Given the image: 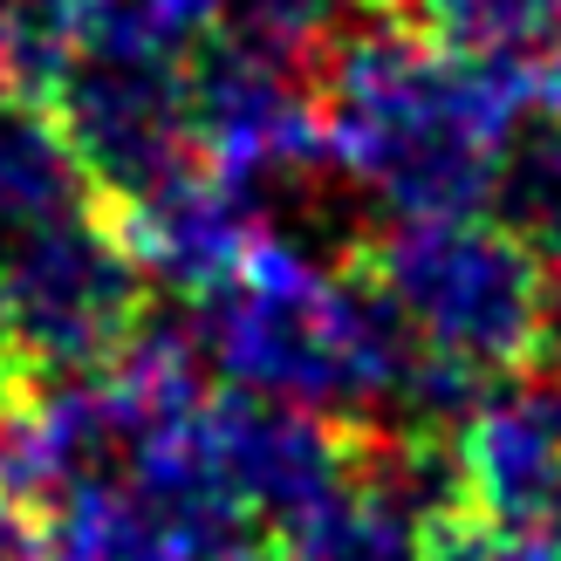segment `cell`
<instances>
[{
    "label": "cell",
    "mask_w": 561,
    "mask_h": 561,
    "mask_svg": "<svg viewBox=\"0 0 561 561\" xmlns=\"http://www.w3.org/2000/svg\"><path fill=\"white\" fill-rule=\"evenodd\" d=\"M329 164L370 185L390 219H472L493 199L520 90L486 62L445 55L425 35L356 14L316 69Z\"/></svg>",
    "instance_id": "1"
},
{
    "label": "cell",
    "mask_w": 561,
    "mask_h": 561,
    "mask_svg": "<svg viewBox=\"0 0 561 561\" xmlns=\"http://www.w3.org/2000/svg\"><path fill=\"white\" fill-rule=\"evenodd\" d=\"M417 350L411 432H445L480 390L561 350V267L500 219H390L343 247Z\"/></svg>",
    "instance_id": "2"
},
{
    "label": "cell",
    "mask_w": 561,
    "mask_h": 561,
    "mask_svg": "<svg viewBox=\"0 0 561 561\" xmlns=\"http://www.w3.org/2000/svg\"><path fill=\"white\" fill-rule=\"evenodd\" d=\"M151 322V280L103 219L27 227L0 261V350L48 377L110 370Z\"/></svg>",
    "instance_id": "3"
},
{
    "label": "cell",
    "mask_w": 561,
    "mask_h": 561,
    "mask_svg": "<svg viewBox=\"0 0 561 561\" xmlns=\"http://www.w3.org/2000/svg\"><path fill=\"white\" fill-rule=\"evenodd\" d=\"M35 103L90 179V206H145L185 179H206L185 55H69Z\"/></svg>",
    "instance_id": "4"
},
{
    "label": "cell",
    "mask_w": 561,
    "mask_h": 561,
    "mask_svg": "<svg viewBox=\"0 0 561 561\" xmlns=\"http://www.w3.org/2000/svg\"><path fill=\"white\" fill-rule=\"evenodd\" d=\"M377 417H343L261 390H213L206 404V453L227 500L247 514V527H274L280 514L322 500L343 472L370 453Z\"/></svg>",
    "instance_id": "5"
},
{
    "label": "cell",
    "mask_w": 561,
    "mask_h": 561,
    "mask_svg": "<svg viewBox=\"0 0 561 561\" xmlns=\"http://www.w3.org/2000/svg\"><path fill=\"white\" fill-rule=\"evenodd\" d=\"M185 90L213 179L254 185L267 172L329 164V117L308 76H288L261 55L206 35L185 48Z\"/></svg>",
    "instance_id": "6"
},
{
    "label": "cell",
    "mask_w": 561,
    "mask_h": 561,
    "mask_svg": "<svg viewBox=\"0 0 561 561\" xmlns=\"http://www.w3.org/2000/svg\"><path fill=\"white\" fill-rule=\"evenodd\" d=\"M390 21L445 55L500 69L507 82L561 42V0H398Z\"/></svg>",
    "instance_id": "7"
},
{
    "label": "cell",
    "mask_w": 561,
    "mask_h": 561,
    "mask_svg": "<svg viewBox=\"0 0 561 561\" xmlns=\"http://www.w3.org/2000/svg\"><path fill=\"white\" fill-rule=\"evenodd\" d=\"M90 213V179L35 96L0 103V227H55Z\"/></svg>",
    "instance_id": "8"
},
{
    "label": "cell",
    "mask_w": 561,
    "mask_h": 561,
    "mask_svg": "<svg viewBox=\"0 0 561 561\" xmlns=\"http://www.w3.org/2000/svg\"><path fill=\"white\" fill-rule=\"evenodd\" d=\"M350 0H227L219 8V42H233L261 62L288 69V76H308L316 82L322 55L335 48V35L350 27Z\"/></svg>",
    "instance_id": "9"
},
{
    "label": "cell",
    "mask_w": 561,
    "mask_h": 561,
    "mask_svg": "<svg viewBox=\"0 0 561 561\" xmlns=\"http://www.w3.org/2000/svg\"><path fill=\"white\" fill-rule=\"evenodd\" d=\"M486 206H500V227L520 233L548 267H561V117H541L527 137H507Z\"/></svg>",
    "instance_id": "10"
},
{
    "label": "cell",
    "mask_w": 561,
    "mask_h": 561,
    "mask_svg": "<svg viewBox=\"0 0 561 561\" xmlns=\"http://www.w3.org/2000/svg\"><path fill=\"white\" fill-rule=\"evenodd\" d=\"M0 561H55L48 554V527L14 507V500H0Z\"/></svg>",
    "instance_id": "11"
},
{
    "label": "cell",
    "mask_w": 561,
    "mask_h": 561,
    "mask_svg": "<svg viewBox=\"0 0 561 561\" xmlns=\"http://www.w3.org/2000/svg\"><path fill=\"white\" fill-rule=\"evenodd\" d=\"M21 96V55H14V27L8 14H0V103H14Z\"/></svg>",
    "instance_id": "12"
},
{
    "label": "cell",
    "mask_w": 561,
    "mask_h": 561,
    "mask_svg": "<svg viewBox=\"0 0 561 561\" xmlns=\"http://www.w3.org/2000/svg\"><path fill=\"white\" fill-rule=\"evenodd\" d=\"M350 8H356V14H383V21H390V14H398V0H350Z\"/></svg>",
    "instance_id": "13"
},
{
    "label": "cell",
    "mask_w": 561,
    "mask_h": 561,
    "mask_svg": "<svg viewBox=\"0 0 561 561\" xmlns=\"http://www.w3.org/2000/svg\"><path fill=\"white\" fill-rule=\"evenodd\" d=\"M247 554H254V548H247ZM247 554H233V561H247Z\"/></svg>",
    "instance_id": "14"
}]
</instances>
